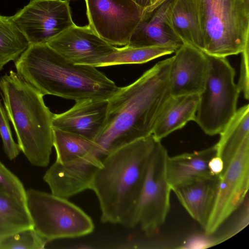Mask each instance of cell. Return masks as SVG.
Segmentation results:
<instances>
[{
    "instance_id": "obj_21",
    "label": "cell",
    "mask_w": 249,
    "mask_h": 249,
    "mask_svg": "<svg viewBox=\"0 0 249 249\" xmlns=\"http://www.w3.org/2000/svg\"><path fill=\"white\" fill-rule=\"evenodd\" d=\"M216 155L222 160L224 169L230 162L242 144L249 140V106L244 105L237 111L229 123L219 134Z\"/></svg>"
},
{
    "instance_id": "obj_8",
    "label": "cell",
    "mask_w": 249,
    "mask_h": 249,
    "mask_svg": "<svg viewBox=\"0 0 249 249\" xmlns=\"http://www.w3.org/2000/svg\"><path fill=\"white\" fill-rule=\"evenodd\" d=\"M168 157L161 141L158 140L150 156L137 209V226L146 236H153L159 231L170 211L172 189L166 173Z\"/></svg>"
},
{
    "instance_id": "obj_24",
    "label": "cell",
    "mask_w": 249,
    "mask_h": 249,
    "mask_svg": "<svg viewBox=\"0 0 249 249\" xmlns=\"http://www.w3.org/2000/svg\"><path fill=\"white\" fill-rule=\"evenodd\" d=\"M33 228L25 204L0 190V240Z\"/></svg>"
},
{
    "instance_id": "obj_2",
    "label": "cell",
    "mask_w": 249,
    "mask_h": 249,
    "mask_svg": "<svg viewBox=\"0 0 249 249\" xmlns=\"http://www.w3.org/2000/svg\"><path fill=\"white\" fill-rule=\"evenodd\" d=\"M158 140L151 134L120 147L103 159L90 189L98 198L102 222L129 228L137 226L138 203Z\"/></svg>"
},
{
    "instance_id": "obj_9",
    "label": "cell",
    "mask_w": 249,
    "mask_h": 249,
    "mask_svg": "<svg viewBox=\"0 0 249 249\" xmlns=\"http://www.w3.org/2000/svg\"><path fill=\"white\" fill-rule=\"evenodd\" d=\"M249 188V140L219 176L217 192L211 213L203 228L207 235L216 232L244 202Z\"/></svg>"
},
{
    "instance_id": "obj_1",
    "label": "cell",
    "mask_w": 249,
    "mask_h": 249,
    "mask_svg": "<svg viewBox=\"0 0 249 249\" xmlns=\"http://www.w3.org/2000/svg\"><path fill=\"white\" fill-rule=\"evenodd\" d=\"M172 57L160 61L108 100L104 125L94 142L103 158L120 147L152 134L170 97Z\"/></svg>"
},
{
    "instance_id": "obj_17",
    "label": "cell",
    "mask_w": 249,
    "mask_h": 249,
    "mask_svg": "<svg viewBox=\"0 0 249 249\" xmlns=\"http://www.w3.org/2000/svg\"><path fill=\"white\" fill-rule=\"evenodd\" d=\"M219 176L200 178L172 188L181 205L203 228L213 205Z\"/></svg>"
},
{
    "instance_id": "obj_27",
    "label": "cell",
    "mask_w": 249,
    "mask_h": 249,
    "mask_svg": "<svg viewBox=\"0 0 249 249\" xmlns=\"http://www.w3.org/2000/svg\"><path fill=\"white\" fill-rule=\"evenodd\" d=\"M0 190L26 205V190L23 184L0 161Z\"/></svg>"
},
{
    "instance_id": "obj_13",
    "label": "cell",
    "mask_w": 249,
    "mask_h": 249,
    "mask_svg": "<svg viewBox=\"0 0 249 249\" xmlns=\"http://www.w3.org/2000/svg\"><path fill=\"white\" fill-rule=\"evenodd\" d=\"M175 53L169 72L171 95L200 94L204 89L207 73L206 54L185 43Z\"/></svg>"
},
{
    "instance_id": "obj_33",
    "label": "cell",
    "mask_w": 249,
    "mask_h": 249,
    "mask_svg": "<svg viewBox=\"0 0 249 249\" xmlns=\"http://www.w3.org/2000/svg\"><path fill=\"white\" fill-rule=\"evenodd\" d=\"M247 5H249V0H245Z\"/></svg>"
},
{
    "instance_id": "obj_4",
    "label": "cell",
    "mask_w": 249,
    "mask_h": 249,
    "mask_svg": "<svg viewBox=\"0 0 249 249\" xmlns=\"http://www.w3.org/2000/svg\"><path fill=\"white\" fill-rule=\"evenodd\" d=\"M0 89L21 151L33 165L47 166L53 146V114L43 95L12 70L0 78Z\"/></svg>"
},
{
    "instance_id": "obj_26",
    "label": "cell",
    "mask_w": 249,
    "mask_h": 249,
    "mask_svg": "<svg viewBox=\"0 0 249 249\" xmlns=\"http://www.w3.org/2000/svg\"><path fill=\"white\" fill-rule=\"evenodd\" d=\"M46 243L33 228H30L0 239V249H42Z\"/></svg>"
},
{
    "instance_id": "obj_28",
    "label": "cell",
    "mask_w": 249,
    "mask_h": 249,
    "mask_svg": "<svg viewBox=\"0 0 249 249\" xmlns=\"http://www.w3.org/2000/svg\"><path fill=\"white\" fill-rule=\"evenodd\" d=\"M9 120L5 109L0 101V135L6 155L10 160H13L21 150L18 144L13 138Z\"/></svg>"
},
{
    "instance_id": "obj_23",
    "label": "cell",
    "mask_w": 249,
    "mask_h": 249,
    "mask_svg": "<svg viewBox=\"0 0 249 249\" xmlns=\"http://www.w3.org/2000/svg\"><path fill=\"white\" fill-rule=\"evenodd\" d=\"M178 48L176 46L170 45L143 47L128 45L121 48L116 47L111 53L99 59L94 67L142 64L175 53Z\"/></svg>"
},
{
    "instance_id": "obj_11",
    "label": "cell",
    "mask_w": 249,
    "mask_h": 249,
    "mask_svg": "<svg viewBox=\"0 0 249 249\" xmlns=\"http://www.w3.org/2000/svg\"><path fill=\"white\" fill-rule=\"evenodd\" d=\"M11 18L30 45L48 43L75 24L68 0H31Z\"/></svg>"
},
{
    "instance_id": "obj_32",
    "label": "cell",
    "mask_w": 249,
    "mask_h": 249,
    "mask_svg": "<svg viewBox=\"0 0 249 249\" xmlns=\"http://www.w3.org/2000/svg\"><path fill=\"white\" fill-rule=\"evenodd\" d=\"M159 0H151V4L155 3Z\"/></svg>"
},
{
    "instance_id": "obj_7",
    "label": "cell",
    "mask_w": 249,
    "mask_h": 249,
    "mask_svg": "<svg viewBox=\"0 0 249 249\" xmlns=\"http://www.w3.org/2000/svg\"><path fill=\"white\" fill-rule=\"evenodd\" d=\"M26 206L33 229L47 243L91 233L89 216L67 198L33 189L26 190Z\"/></svg>"
},
{
    "instance_id": "obj_19",
    "label": "cell",
    "mask_w": 249,
    "mask_h": 249,
    "mask_svg": "<svg viewBox=\"0 0 249 249\" xmlns=\"http://www.w3.org/2000/svg\"><path fill=\"white\" fill-rule=\"evenodd\" d=\"M199 94L172 96L163 107L152 135L161 140L173 132L182 128L188 122L195 121Z\"/></svg>"
},
{
    "instance_id": "obj_31",
    "label": "cell",
    "mask_w": 249,
    "mask_h": 249,
    "mask_svg": "<svg viewBox=\"0 0 249 249\" xmlns=\"http://www.w3.org/2000/svg\"><path fill=\"white\" fill-rule=\"evenodd\" d=\"M139 6L145 8L151 5V0H132Z\"/></svg>"
},
{
    "instance_id": "obj_25",
    "label": "cell",
    "mask_w": 249,
    "mask_h": 249,
    "mask_svg": "<svg viewBox=\"0 0 249 249\" xmlns=\"http://www.w3.org/2000/svg\"><path fill=\"white\" fill-rule=\"evenodd\" d=\"M29 45L11 17L0 15V71L9 62L16 61Z\"/></svg>"
},
{
    "instance_id": "obj_10",
    "label": "cell",
    "mask_w": 249,
    "mask_h": 249,
    "mask_svg": "<svg viewBox=\"0 0 249 249\" xmlns=\"http://www.w3.org/2000/svg\"><path fill=\"white\" fill-rule=\"evenodd\" d=\"M89 25L114 46L127 45L144 8L132 0H85Z\"/></svg>"
},
{
    "instance_id": "obj_15",
    "label": "cell",
    "mask_w": 249,
    "mask_h": 249,
    "mask_svg": "<svg viewBox=\"0 0 249 249\" xmlns=\"http://www.w3.org/2000/svg\"><path fill=\"white\" fill-rule=\"evenodd\" d=\"M107 108V100L89 99L75 101L68 110L53 114V128L94 141L104 125Z\"/></svg>"
},
{
    "instance_id": "obj_6",
    "label": "cell",
    "mask_w": 249,
    "mask_h": 249,
    "mask_svg": "<svg viewBox=\"0 0 249 249\" xmlns=\"http://www.w3.org/2000/svg\"><path fill=\"white\" fill-rule=\"evenodd\" d=\"M206 55L207 76L195 121L206 134L213 136L219 134L235 115L240 92L234 81V69L226 57Z\"/></svg>"
},
{
    "instance_id": "obj_30",
    "label": "cell",
    "mask_w": 249,
    "mask_h": 249,
    "mask_svg": "<svg viewBox=\"0 0 249 249\" xmlns=\"http://www.w3.org/2000/svg\"><path fill=\"white\" fill-rule=\"evenodd\" d=\"M209 168L212 175H220L224 169L223 162L220 157L216 155L209 161Z\"/></svg>"
},
{
    "instance_id": "obj_16",
    "label": "cell",
    "mask_w": 249,
    "mask_h": 249,
    "mask_svg": "<svg viewBox=\"0 0 249 249\" xmlns=\"http://www.w3.org/2000/svg\"><path fill=\"white\" fill-rule=\"evenodd\" d=\"M174 0H159L144 9L128 46L134 47L170 45L180 47L184 43L169 26L167 15Z\"/></svg>"
},
{
    "instance_id": "obj_29",
    "label": "cell",
    "mask_w": 249,
    "mask_h": 249,
    "mask_svg": "<svg viewBox=\"0 0 249 249\" xmlns=\"http://www.w3.org/2000/svg\"><path fill=\"white\" fill-rule=\"evenodd\" d=\"M240 74L237 84L240 92H242L246 99H249V47L241 53Z\"/></svg>"
},
{
    "instance_id": "obj_5",
    "label": "cell",
    "mask_w": 249,
    "mask_h": 249,
    "mask_svg": "<svg viewBox=\"0 0 249 249\" xmlns=\"http://www.w3.org/2000/svg\"><path fill=\"white\" fill-rule=\"evenodd\" d=\"M201 51L226 57L241 53L249 43V5L245 0H193Z\"/></svg>"
},
{
    "instance_id": "obj_20",
    "label": "cell",
    "mask_w": 249,
    "mask_h": 249,
    "mask_svg": "<svg viewBox=\"0 0 249 249\" xmlns=\"http://www.w3.org/2000/svg\"><path fill=\"white\" fill-rule=\"evenodd\" d=\"M167 19L173 32L184 44L201 50L200 31L193 0H174Z\"/></svg>"
},
{
    "instance_id": "obj_18",
    "label": "cell",
    "mask_w": 249,
    "mask_h": 249,
    "mask_svg": "<svg viewBox=\"0 0 249 249\" xmlns=\"http://www.w3.org/2000/svg\"><path fill=\"white\" fill-rule=\"evenodd\" d=\"M216 145L191 153L168 157L166 173L172 188L200 178L213 176L209 163L216 155Z\"/></svg>"
},
{
    "instance_id": "obj_14",
    "label": "cell",
    "mask_w": 249,
    "mask_h": 249,
    "mask_svg": "<svg viewBox=\"0 0 249 249\" xmlns=\"http://www.w3.org/2000/svg\"><path fill=\"white\" fill-rule=\"evenodd\" d=\"M103 159L93 154L74 162L62 164L55 161L43 176L51 193L68 198L90 189L94 177L102 164Z\"/></svg>"
},
{
    "instance_id": "obj_3",
    "label": "cell",
    "mask_w": 249,
    "mask_h": 249,
    "mask_svg": "<svg viewBox=\"0 0 249 249\" xmlns=\"http://www.w3.org/2000/svg\"><path fill=\"white\" fill-rule=\"evenodd\" d=\"M15 64L18 74L43 96L108 100L119 89L96 67L73 64L47 43L30 45Z\"/></svg>"
},
{
    "instance_id": "obj_22",
    "label": "cell",
    "mask_w": 249,
    "mask_h": 249,
    "mask_svg": "<svg viewBox=\"0 0 249 249\" xmlns=\"http://www.w3.org/2000/svg\"><path fill=\"white\" fill-rule=\"evenodd\" d=\"M53 130L56 162L62 164L69 163L93 154H98L103 159L94 141L57 129L53 128Z\"/></svg>"
},
{
    "instance_id": "obj_12",
    "label": "cell",
    "mask_w": 249,
    "mask_h": 249,
    "mask_svg": "<svg viewBox=\"0 0 249 249\" xmlns=\"http://www.w3.org/2000/svg\"><path fill=\"white\" fill-rule=\"evenodd\" d=\"M47 44L73 64L94 67L99 59L111 53L116 47L100 37L89 25L75 24Z\"/></svg>"
}]
</instances>
